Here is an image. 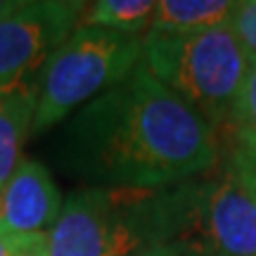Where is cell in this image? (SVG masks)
I'll return each mask as SVG.
<instances>
[{"instance_id": "obj_1", "label": "cell", "mask_w": 256, "mask_h": 256, "mask_svg": "<svg viewBox=\"0 0 256 256\" xmlns=\"http://www.w3.org/2000/svg\"><path fill=\"white\" fill-rule=\"evenodd\" d=\"M62 150L66 166L95 188H171L220 159L214 126L142 62L74 114Z\"/></svg>"}, {"instance_id": "obj_2", "label": "cell", "mask_w": 256, "mask_h": 256, "mask_svg": "<svg viewBox=\"0 0 256 256\" xmlns=\"http://www.w3.org/2000/svg\"><path fill=\"white\" fill-rule=\"evenodd\" d=\"M183 223V183L171 188H83L72 192L55 228L50 256H142L174 244Z\"/></svg>"}, {"instance_id": "obj_3", "label": "cell", "mask_w": 256, "mask_h": 256, "mask_svg": "<svg viewBox=\"0 0 256 256\" xmlns=\"http://www.w3.org/2000/svg\"><path fill=\"white\" fill-rule=\"evenodd\" d=\"M142 66L214 126L232 119L249 57L228 22L197 34H145Z\"/></svg>"}, {"instance_id": "obj_4", "label": "cell", "mask_w": 256, "mask_h": 256, "mask_svg": "<svg viewBox=\"0 0 256 256\" xmlns=\"http://www.w3.org/2000/svg\"><path fill=\"white\" fill-rule=\"evenodd\" d=\"M142 38L92 26L76 28L40 72L34 133L50 130L126 81L142 62Z\"/></svg>"}, {"instance_id": "obj_5", "label": "cell", "mask_w": 256, "mask_h": 256, "mask_svg": "<svg viewBox=\"0 0 256 256\" xmlns=\"http://www.w3.org/2000/svg\"><path fill=\"white\" fill-rule=\"evenodd\" d=\"M176 242L209 256H256V192L230 164L218 176L183 183Z\"/></svg>"}, {"instance_id": "obj_6", "label": "cell", "mask_w": 256, "mask_h": 256, "mask_svg": "<svg viewBox=\"0 0 256 256\" xmlns=\"http://www.w3.org/2000/svg\"><path fill=\"white\" fill-rule=\"evenodd\" d=\"M86 2L34 0L0 22V100L38 92L48 60L81 24Z\"/></svg>"}, {"instance_id": "obj_7", "label": "cell", "mask_w": 256, "mask_h": 256, "mask_svg": "<svg viewBox=\"0 0 256 256\" xmlns=\"http://www.w3.org/2000/svg\"><path fill=\"white\" fill-rule=\"evenodd\" d=\"M62 206L60 190L48 166L36 159H22L0 190V223L17 235L50 232Z\"/></svg>"}, {"instance_id": "obj_8", "label": "cell", "mask_w": 256, "mask_h": 256, "mask_svg": "<svg viewBox=\"0 0 256 256\" xmlns=\"http://www.w3.org/2000/svg\"><path fill=\"white\" fill-rule=\"evenodd\" d=\"M240 2L230 0H162L147 34H197L232 22Z\"/></svg>"}, {"instance_id": "obj_9", "label": "cell", "mask_w": 256, "mask_h": 256, "mask_svg": "<svg viewBox=\"0 0 256 256\" xmlns=\"http://www.w3.org/2000/svg\"><path fill=\"white\" fill-rule=\"evenodd\" d=\"M36 92H17L0 100V190L22 162V147L34 130Z\"/></svg>"}, {"instance_id": "obj_10", "label": "cell", "mask_w": 256, "mask_h": 256, "mask_svg": "<svg viewBox=\"0 0 256 256\" xmlns=\"http://www.w3.org/2000/svg\"><path fill=\"white\" fill-rule=\"evenodd\" d=\"M154 0H98L86 5L78 26L104 28L126 36H142L154 19Z\"/></svg>"}, {"instance_id": "obj_11", "label": "cell", "mask_w": 256, "mask_h": 256, "mask_svg": "<svg viewBox=\"0 0 256 256\" xmlns=\"http://www.w3.org/2000/svg\"><path fill=\"white\" fill-rule=\"evenodd\" d=\"M230 121H235L232 126L238 133V140L256 145V62H249L247 76H244Z\"/></svg>"}, {"instance_id": "obj_12", "label": "cell", "mask_w": 256, "mask_h": 256, "mask_svg": "<svg viewBox=\"0 0 256 256\" xmlns=\"http://www.w3.org/2000/svg\"><path fill=\"white\" fill-rule=\"evenodd\" d=\"M232 28L247 52L249 62H256V0L240 2L232 14Z\"/></svg>"}, {"instance_id": "obj_13", "label": "cell", "mask_w": 256, "mask_h": 256, "mask_svg": "<svg viewBox=\"0 0 256 256\" xmlns=\"http://www.w3.org/2000/svg\"><path fill=\"white\" fill-rule=\"evenodd\" d=\"M228 164L232 166V168L244 178V183L256 192V145L238 140V142L232 145V150H230Z\"/></svg>"}, {"instance_id": "obj_14", "label": "cell", "mask_w": 256, "mask_h": 256, "mask_svg": "<svg viewBox=\"0 0 256 256\" xmlns=\"http://www.w3.org/2000/svg\"><path fill=\"white\" fill-rule=\"evenodd\" d=\"M17 256H50V249H48V232H31V235H24V242H22V249H19Z\"/></svg>"}, {"instance_id": "obj_15", "label": "cell", "mask_w": 256, "mask_h": 256, "mask_svg": "<svg viewBox=\"0 0 256 256\" xmlns=\"http://www.w3.org/2000/svg\"><path fill=\"white\" fill-rule=\"evenodd\" d=\"M24 235H17L0 223V256H17L22 249Z\"/></svg>"}, {"instance_id": "obj_16", "label": "cell", "mask_w": 256, "mask_h": 256, "mask_svg": "<svg viewBox=\"0 0 256 256\" xmlns=\"http://www.w3.org/2000/svg\"><path fill=\"white\" fill-rule=\"evenodd\" d=\"M142 256H209V254L197 252V249L188 247V244H178V242H174V244H164V247L150 249V252L142 254Z\"/></svg>"}, {"instance_id": "obj_17", "label": "cell", "mask_w": 256, "mask_h": 256, "mask_svg": "<svg viewBox=\"0 0 256 256\" xmlns=\"http://www.w3.org/2000/svg\"><path fill=\"white\" fill-rule=\"evenodd\" d=\"M22 2H24V0H22ZM22 2H19V0H0V22L8 19L10 14H14V12L22 8Z\"/></svg>"}]
</instances>
